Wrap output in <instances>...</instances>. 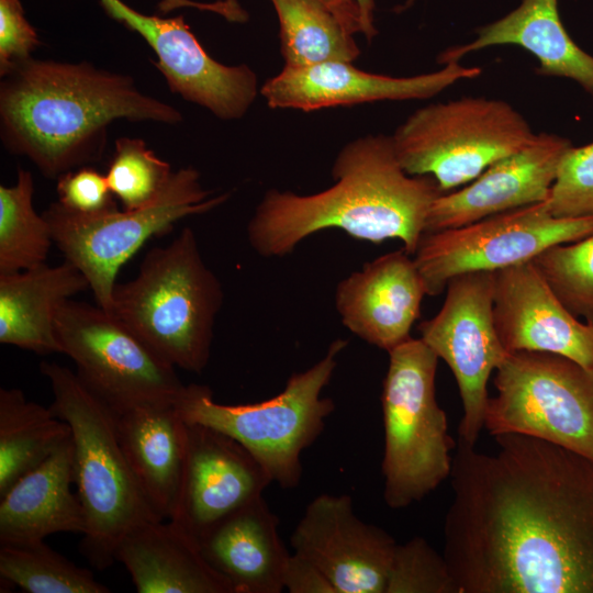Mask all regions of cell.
Listing matches in <instances>:
<instances>
[{
    "mask_svg": "<svg viewBox=\"0 0 593 593\" xmlns=\"http://www.w3.org/2000/svg\"><path fill=\"white\" fill-rule=\"evenodd\" d=\"M458 439L444 551L459 593H593V460L522 434Z\"/></svg>",
    "mask_w": 593,
    "mask_h": 593,
    "instance_id": "obj_1",
    "label": "cell"
},
{
    "mask_svg": "<svg viewBox=\"0 0 593 593\" xmlns=\"http://www.w3.org/2000/svg\"><path fill=\"white\" fill-rule=\"evenodd\" d=\"M332 175L334 183L313 194L276 189L265 193L247 225L248 242L258 255H290L304 238L326 228L373 244L396 238L414 255L429 209L443 194L432 176L409 175L387 135L346 144Z\"/></svg>",
    "mask_w": 593,
    "mask_h": 593,
    "instance_id": "obj_2",
    "label": "cell"
},
{
    "mask_svg": "<svg viewBox=\"0 0 593 593\" xmlns=\"http://www.w3.org/2000/svg\"><path fill=\"white\" fill-rule=\"evenodd\" d=\"M116 120L175 124L182 115L143 93L131 77L87 63L30 58L0 86L4 146L48 178L99 160Z\"/></svg>",
    "mask_w": 593,
    "mask_h": 593,
    "instance_id": "obj_3",
    "label": "cell"
},
{
    "mask_svg": "<svg viewBox=\"0 0 593 593\" xmlns=\"http://www.w3.org/2000/svg\"><path fill=\"white\" fill-rule=\"evenodd\" d=\"M40 369L51 382V410L71 430L75 483L86 515L81 551L103 570L115 561V549L128 532L161 518L128 467L115 412L69 368L44 361Z\"/></svg>",
    "mask_w": 593,
    "mask_h": 593,
    "instance_id": "obj_4",
    "label": "cell"
},
{
    "mask_svg": "<svg viewBox=\"0 0 593 593\" xmlns=\"http://www.w3.org/2000/svg\"><path fill=\"white\" fill-rule=\"evenodd\" d=\"M223 299L194 232L184 227L146 254L135 278L115 284L110 313L167 362L199 373L210 359Z\"/></svg>",
    "mask_w": 593,
    "mask_h": 593,
    "instance_id": "obj_5",
    "label": "cell"
},
{
    "mask_svg": "<svg viewBox=\"0 0 593 593\" xmlns=\"http://www.w3.org/2000/svg\"><path fill=\"white\" fill-rule=\"evenodd\" d=\"M337 338L325 356L309 369L289 377L273 398L247 404H222L208 385L184 384L175 401L181 417L220 430L243 445L284 489L295 488L302 477L301 455L324 430L334 401L322 398L347 346Z\"/></svg>",
    "mask_w": 593,
    "mask_h": 593,
    "instance_id": "obj_6",
    "label": "cell"
},
{
    "mask_svg": "<svg viewBox=\"0 0 593 593\" xmlns=\"http://www.w3.org/2000/svg\"><path fill=\"white\" fill-rule=\"evenodd\" d=\"M388 354L381 393L383 499L390 508L401 510L422 501L450 475L456 443L436 400L438 356L413 337Z\"/></svg>",
    "mask_w": 593,
    "mask_h": 593,
    "instance_id": "obj_7",
    "label": "cell"
},
{
    "mask_svg": "<svg viewBox=\"0 0 593 593\" xmlns=\"http://www.w3.org/2000/svg\"><path fill=\"white\" fill-rule=\"evenodd\" d=\"M535 136L527 120L508 102L462 97L416 110L391 137L404 170L411 176H432L447 193L471 182Z\"/></svg>",
    "mask_w": 593,
    "mask_h": 593,
    "instance_id": "obj_8",
    "label": "cell"
},
{
    "mask_svg": "<svg viewBox=\"0 0 593 593\" xmlns=\"http://www.w3.org/2000/svg\"><path fill=\"white\" fill-rule=\"evenodd\" d=\"M227 199L228 193L215 195L206 190L197 169L184 167L174 171L163 192L143 208L81 215L55 202L43 215L65 260L82 272L97 304L110 313L118 272L150 237L169 232L181 219L212 211Z\"/></svg>",
    "mask_w": 593,
    "mask_h": 593,
    "instance_id": "obj_9",
    "label": "cell"
},
{
    "mask_svg": "<svg viewBox=\"0 0 593 593\" xmlns=\"http://www.w3.org/2000/svg\"><path fill=\"white\" fill-rule=\"evenodd\" d=\"M493 384L484 413L490 435H528L593 460V370L560 355L517 351L497 367Z\"/></svg>",
    "mask_w": 593,
    "mask_h": 593,
    "instance_id": "obj_10",
    "label": "cell"
},
{
    "mask_svg": "<svg viewBox=\"0 0 593 593\" xmlns=\"http://www.w3.org/2000/svg\"><path fill=\"white\" fill-rule=\"evenodd\" d=\"M54 329L79 379L116 414L175 403L184 387L176 367L98 304L66 300L56 312Z\"/></svg>",
    "mask_w": 593,
    "mask_h": 593,
    "instance_id": "obj_11",
    "label": "cell"
},
{
    "mask_svg": "<svg viewBox=\"0 0 593 593\" xmlns=\"http://www.w3.org/2000/svg\"><path fill=\"white\" fill-rule=\"evenodd\" d=\"M593 233V217L553 216L547 202L525 205L477 222L424 233L413 255L426 294H440L456 276L533 261L547 248Z\"/></svg>",
    "mask_w": 593,
    "mask_h": 593,
    "instance_id": "obj_12",
    "label": "cell"
},
{
    "mask_svg": "<svg viewBox=\"0 0 593 593\" xmlns=\"http://www.w3.org/2000/svg\"><path fill=\"white\" fill-rule=\"evenodd\" d=\"M439 312L418 325L421 339L450 368L461 398L459 438L475 445L484 427L490 377L508 353L493 315L494 272L454 277Z\"/></svg>",
    "mask_w": 593,
    "mask_h": 593,
    "instance_id": "obj_13",
    "label": "cell"
},
{
    "mask_svg": "<svg viewBox=\"0 0 593 593\" xmlns=\"http://www.w3.org/2000/svg\"><path fill=\"white\" fill-rule=\"evenodd\" d=\"M100 4L150 46L174 93L221 120H237L248 111L258 92L255 72L247 65L227 66L212 58L182 15L144 14L122 0H100Z\"/></svg>",
    "mask_w": 593,
    "mask_h": 593,
    "instance_id": "obj_14",
    "label": "cell"
},
{
    "mask_svg": "<svg viewBox=\"0 0 593 593\" xmlns=\"http://www.w3.org/2000/svg\"><path fill=\"white\" fill-rule=\"evenodd\" d=\"M290 544L316 566L336 593H385L398 542L365 523L347 494H321L306 506Z\"/></svg>",
    "mask_w": 593,
    "mask_h": 593,
    "instance_id": "obj_15",
    "label": "cell"
},
{
    "mask_svg": "<svg viewBox=\"0 0 593 593\" xmlns=\"http://www.w3.org/2000/svg\"><path fill=\"white\" fill-rule=\"evenodd\" d=\"M186 423L182 479L169 519L198 541L220 519L262 495L273 481L234 438L202 424Z\"/></svg>",
    "mask_w": 593,
    "mask_h": 593,
    "instance_id": "obj_16",
    "label": "cell"
},
{
    "mask_svg": "<svg viewBox=\"0 0 593 593\" xmlns=\"http://www.w3.org/2000/svg\"><path fill=\"white\" fill-rule=\"evenodd\" d=\"M493 315L508 354L549 353L593 370V324L560 301L533 261L494 272Z\"/></svg>",
    "mask_w": 593,
    "mask_h": 593,
    "instance_id": "obj_17",
    "label": "cell"
},
{
    "mask_svg": "<svg viewBox=\"0 0 593 593\" xmlns=\"http://www.w3.org/2000/svg\"><path fill=\"white\" fill-rule=\"evenodd\" d=\"M480 74L479 67H466L459 61L412 77L371 74L348 61H325L304 67L284 66L265 82L260 92L271 108L315 111L383 100L427 99Z\"/></svg>",
    "mask_w": 593,
    "mask_h": 593,
    "instance_id": "obj_18",
    "label": "cell"
},
{
    "mask_svg": "<svg viewBox=\"0 0 593 593\" xmlns=\"http://www.w3.org/2000/svg\"><path fill=\"white\" fill-rule=\"evenodd\" d=\"M571 145L557 134H536L529 144L489 166L462 189L440 194L429 209L425 233L547 201L560 160Z\"/></svg>",
    "mask_w": 593,
    "mask_h": 593,
    "instance_id": "obj_19",
    "label": "cell"
},
{
    "mask_svg": "<svg viewBox=\"0 0 593 593\" xmlns=\"http://www.w3.org/2000/svg\"><path fill=\"white\" fill-rule=\"evenodd\" d=\"M424 295L414 258L402 248L366 262L340 280L335 305L346 328L389 353L411 338Z\"/></svg>",
    "mask_w": 593,
    "mask_h": 593,
    "instance_id": "obj_20",
    "label": "cell"
},
{
    "mask_svg": "<svg viewBox=\"0 0 593 593\" xmlns=\"http://www.w3.org/2000/svg\"><path fill=\"white\" fill-rule=\"evenodd\" d=\"M209 564L233 593H280L291 553L279 534V518L262 495L226 515L199 539Z\"/></svg>",
    "mask_w": 593,
    "mask_h": 593,
    "instance_id": "obj_21",
    "label": "cell"
},
{
    "mask_svg": "<svg viewBox=\"0 0 593 593\" xmlns=\"http://www.w3.org/2000/svg\"><path fill=\"white\" fill-rule=\"evenodd\" d=\"M75 483L71 436L0 496V545L44 540L60 532L83 535L86 515Z\"/></svg>",
    "mask_w": 593,
    "mask_h": 593,
    "instance_id": "obj_22",
    "label": "cell"
},
{
    "mask_svg": "<svg viewBox=\"0 0 593 593\" xmlns=\"http://www.w3.org/2000/svg\"><path fill=\"white\" fill-rule=\"evenodd\" d=\"M114 558L126 568L138 593H233L198 541L171 519L146 522L128 532Z\"/></svg>",
    "mask_w": 593,
    "mask_h": 593,
    "instance_id": "obj_23",
    "label": "cell"
},
{
    "mask_svg": "<svg viewBox=\"0 0 593 593\" xmlns=\"http://www.w3.org/2000/svg\"><path fill=\"white\" fill-rule=\"evenodd\" d=\"M115 421L122 451L139 489L154 512L169 519L182 479L186 421L175 403L136 406L116 414Z\"/></svg>",
    "mask_w": 593,
    "mask_h": 593,
    "instance_id": "obj_24",
    "label": "cell"
},
{
    "mask_svg": "<svg viewBox=\"0 0 593 593\" xmlns=\"http://www.w3.org/2000/svg\"><path fill=\"white\" fill-rule=\"evenodd\" d=\"M475 34L473 41L443 51L437 61L446 65L490 46L517 45L538 59L540 75L571 79L593 98V56L568 34L558 0H522L517 8L479 27Z\"/></svg>",
    "mask_w": 593,
    "mask_h": 593,
    "instance_id": "obj_25",
    "label": "cell"
},
{
    "mask_svg": "<svg viewBox=\"0 0 593 593\" xmlns=\"http://www.w3.org/2000/svg\"><path fill=\"white\" fill-rule=\"evenodd\" d=\"M89 283L68 260L0 275V343L37 355L60 353L54 320L60 304Z\"/></svg>",
    "mask_w": 593,
    "mask_h": 593,
    "instance_id": "obj_26",
    "label": "cell"
},
{
    "mask_svg": "<svg viewBox=\"0 0 593 593\" xmlns=\"http://www.w3.org/2000/svg\"><path fill=\"white\" fill-rule=\"evenodd\" d=\"M71 436L51 407L26 400L19 389H0V496Z\"/></svg>",
    "mask_w": 593,
    "mask_h": 593,
    "instance_id": "obj_27",
    "label": "cell"
},
{
    "mask_svg": "<svg viewBox=\"0 0 593 593\" xmlns=\"http://www.w3.org/2000/svg\"><path fill=\"white\" fill-rule=\"evenodd\" d=\"M280 26L284 66L348 61L360 52L354 32L323 0H270Z\"/></svg>",
    "mask_w": 593,
    "mask_h": 593,
    "instance_id": "obj_28",
    "label": "cell"
},
{
    "mask_svg": "<svg viewBox=\"0 0 593 593\" xmlns=\"http://www.w3.org/2000/svg\"><path fill=\"white\" fill-rule=\"evenodd\" d=\"M34 180L19 168L13 186H0V275L45 264L52 244L51 227L33 205Z\"/></svg>",
    "mask_w": 593,
    "mask_h": 593,
    "instance_id": "obj_29",
    "label": "cell"
},
{
    "mask_svg": "<svg viewBox=\"0 0 593 593\" xmlns=\"http://www.w3.org/2000/svg\"><path fill=\"white\" fill-rule=\"evenodd\" d=\"M2 580L27 593H109L91 570L61 556L44 540L0 545Z\"/></svg>",
    "mask_w": 593,
    "mask_h": 593,
    "instance_id": "obj_30",
    "label": "cell"
},
{
    "mask_svg": "<svg viewBox=\"0 0 593 593\" xmlns=\"http://www.w3.org/2000/svg\"><path fill=\"white\" fill-rule=\"evenodd\" d=\"M174 171L141 138L120 137L105 177L124 210L152 203L167 187Z\"/></svg>",
    "mask_w": 593,
    "mask_h": 593,
    "instance_id": "obj_31",
    "label": "cell"
},
{
    "mask_svg": "<svg viewBox=\"0 0 593 593\" xmlns=\"http://www.w3.org/2000/svg\"><path fill=\"white\" fill-rule=\"evenodd\" d=\"M533 262L560 301L577 317L593 324V233L551 246Z\"/></svg>",
    "mask_w": 593,
    "mask_h": 593,
    "instance_id": "obj_32",
    "label": "cell"
},
{
    "mask_svg": "<svg viewBox=\"0 0 593 593\" xmlns=\"http://www.w3.org/2000/svg\"><path fill=\"white\" fill-rule=\"evenodd\" d=\"M385 593H459L444 555L416 536L394 550Z\"/></svg>",
    "mask_w": 593,
    "mask_h": 593,
    "instance_id": "obj_33",
    "label": "cell"
},
{
    "mask_svg": "<svg viewBox=\"0 0 593 593\" xmlns=\"http://www.w3.org/2000/svg\"><path fill=\"white\" fill-rule=\"evenodd\" d=\"M546 202L557 217H593V143L566 150Z\"/></svg>",
    "mask_w": 593,
    "mask_h": 593,
    "instance_id": "obj_34",
    "label": "cell"
},
{
    "mask_svg": "<svg viewBox=\"0 0 593 593\" xmlns=\"http://www.w3.org/2000/svg\"><path fill=\"white\" fill-rule=\"evenodd\" d=\"M58 203L69 212L97 215L118 210L105 175L82 166L57 178Z\"/></svg>",
    "mask_w": 593,
    "mask_h": 593,
    "instance_id": "obj_35",
    "label": "cell"
},
{
    "mask_svg": "<svg viewBox=\"0 0 593 593\" xmlns=\"http://www.w3.org/2000/svg\"><path fill=\"white\" fill-rule=\"evenodd\" d=\"M40 43L21 1L0 0V75H9L32 58L31 55Z\"/></svg>",
    "mask_w": 593,
    "mask_h": 593,
    "instance_id": "obj_36",
    "label": "cell"
},
{
    "mask_svg": "<svg viewBox=\"0 0 593 593\" xmlns=\"http://www.w3.org/2000/svg\"><path fill=\"white\" fill-rule=\"evenodd\" d=\"M283 584L290 593H336L322 571L295 552L289 557Z\"/></svg>",
    "mask_w": 593,
    "mask_h": 593,
    "instance_id": "obj_37",
    "label": "cell"
},
{
    "mask_svg": "<svg viewBox=\"0 0 593 593\" xmlns=\"http://www.w3.org/2000/svg\"><path fill=\"white\" fill-rule=\"evenodd\" d=\"M338 14L354 33H361V18L355 0H323Z\"/></svg>",
    "mask_w": 593,
    "mask_h": 593,
    "instance_id": "obj_38",
    "label": "cell"
},
{
    "mask_svg": "<svg viewBox=\"0 0 593 593\" xmlns=\"http://www.w3.org/2000/svg\"><path fill=\"white\" fill-rule=\"evenodd\" d=\"M359 8L362 33L368 41H371L376 34L377 29L374 26V10L376 0H355Z\"/></svg>",
    "mask_w": 593,
    "mask_h": 593,
    "instance_id": "obj_39",
    "label": "cell"
},
{
    "mask_svg": "<svg viewBox=\"0 0 593 593\" xmlns=\"http://www.w3.org/2000/svg\"><path fill=\"white\" fill-rule=\"evenodd\" d=\"M181 7H193L201 10H206L208 3L195 2L191 0H164L160 3V10L165 12Z\"/></svg>",
    "mask_w": 593,
    "mask_h": 593,
    "instance_id": "obj_40",
    "label": "cell"
},
{
    "mask_svg": "<svg viewBox=\"0 0 593 593\" xmlns=\"http://www.w3.org/2000/svg\"><path fill=\"white\" fill-rule=\"evenodd\" d=\"M416 1L417 0H404V2L395 9V11L403 12L407 10L409 8H411Z\"/></svg>",
    "mask_w": 593,
    "mask_h": 593,
    "instance_id": "obj_41",
    "label": "cell"
}]
</instances>
